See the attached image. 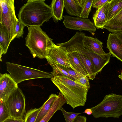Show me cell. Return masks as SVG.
Segmentation results:
<instances>
[{
	"instance_id": "cell-2",
	"label": "cell",
	"mask_w": 122,
	"mask_h": 122,
	"mask_svg": "<svg viewBox=\"0 0 122 122\" xmlns=\"http://www.w3.org/2000/svg\"><path fill=\"white\" fill-rule=\"evenodd\" d=\"M51 80L62 94L66 103L73 109L85 105L89 90L86 87L64 76H53Z\"/></svg>"
},
{
	"instance_id": "cell-34",
	"label": "cell",
	"mask_w": 122,
	"mask_h": 122,
	"mask_svg": "<svg viewBox=\"0 0 122 122\" xmlns=\"http://www.w3.org/2000/svg\"><path fill=\"white\" fill-rule=\"evenodd\" d=\"M87 119L85 116L79 115L75 118L73 122H86Z\"/></svg>"
},
{
	"instance_id": "cell-26",
	"label": "cell",
	"mask_w": 122,
	"mask_h": 122,
	"mask_svg": "<svg viewBox=\"0 0 122 122\" xmlns=\"http://www.w3.org/2000/svg\"><path fill=\"white\" fill-rule=\"evenodd\" d=\"M41 108V107L28 110L25 116L24 122H35Z\"/></svg>"
},
{
	"instance_id": "cell-14",
	"label": "cell",
	"mask_w": 122,
	"mask_h": 122,
	"mask_svg": "<svg viewBox=\"0 0 122 122\" xmlns=\"http://www.w3.org/2000/svg\"><path fill=\"white\" fill-rule=\"evenodd\" d=\"M82 42L84 48L90 51L99 54L106 53L102 48L103 43L97 38L86 36Z\"/></svg>"
},
{
	"instance_id": "cell-15",
	"label": "cell",
	"mask_w": 122,
	"mask_h": 122,
	"mask_svg": "<svg viewBox=\"0 0 122 122\" xmlns=\"http://www.w3.org/2000/svg\"><path fill=\"white\" fill-rule=\"evenodd\" d=\"M110 1L98 8L93 15L94 23L97 29H103L104 28L106 22Z\"/></svg>"
},
{
	"instance_id": "cell-30",
	"label": "cell",
	"mask_w": 122,
	"mask_h": 122,
	"mask_svg": "<svg viewBox=\"0 0 122 122\" xmlns=\"http://www.w3.org/2000/svg\"><path fill=\"white\" fill-rule=\"evenodd\" d=\"M25 26L19 20L17 23L15 30V35L16 38H19L20 37H23L24 34V29Z\"/></svg>"
},
{
	"instance_id": "cell-20",
	"label": "cell",
	"mask_w": 122,
	"mask_h": 122,
	"mask_svg": "<svg viewBox=\"0 0 122 122\" xmlns=\"http://www.w3.org/2000/svg\"><path fill=\"white\" fill-rule=\"evenodd\" d=\"M11 41L5 28L0 24V60L1 61H2V55L7 53Z\"/></svg>"
},
{
	"instance_id": "cell-12",
	"label": "cell",
	"mask_w": 122,
	"mask_h": 122,
	"mask_svg": "<svg viewBox=\"0 0 122 122\" xmlns=\"http://www.w3.org/2000/svg\"><path fill=\"white\" fill-rule=\"evenodd\" d=\"M85 51L93 65L97 74L100 72L110 61L111 55L110 52L105 54H99L92 52L86 49Z\"/></svg>"
},
{
	"instance_id": "cell-31",
	"label": "cell",
	"mask_w": 122,
	"mask_h": 122,
	"mask_svg": "<svg viewBox=\"0 0 122 122\" xmlns=\"http://www.w3.org/2000/svg\"><path fill=\"white\" fill-rule=\"evenodd\" d=\"M55 62L60 67L63 69L69 75L72 76L75 79V81L77 79L78 77L76 73L71 67H66L61 65L57 62Z\"/></svg>"
},
{
	"instance_id": "cell-9",
	"label": "cell",
	"mask_w": 122,
	"mask_h": 122,
	"mask_svg": "<svg viewBox=\"0 0 122 122\" xmlns=\"http://www.w3.org/2000/svg\"><path fill=\"white\" fill-rule=\"evenodd\" d=\"M63 23L67 28L72 30L87 31L93 35L96 30L94 23L89 19L79 17H73L68 15L63 16Z\"/></svg>"
},
{
	"instance_id": "cell-10",
	"label": "cell",
	"mask_w": 122,
	"mask_h": 122,
	"mask_svg": "<svg viewBox=\"0 0 122 122\" xmlns=\"http://www.w3.org/2000/svg\"><path fill=\"white\" fill-rule=\"evenodd\" d=\"M68 51L66 48L54 44L48 49L45 58L47 62H57L67 67H71L68 58Z\"/></svg>"
},
{
	"instance_id": "cell-36",
	"label": "cell",
	"mask_w": 122,
	"mask_h": 122,
	"mask_svg": "<svg viewBox=\"0 0 122 122\" xmlns=\"http://www.w3.org/2000/svg\"><path fill=\"white\" fill-rule=\"evenodd\" d=\"M83 113H85L88 115L92 114V112L90 108L86 109L84 112H82Z\"/></svg>"
},
{
	"instance_id": "cell-24",
	"label": "cell",
	"mask_w": 122,
	"mask_h": 122,
	"mask_svg": "<svg viewBox=\"0 0 122 122\" xmlns=\"http://www.w3.org/2000/svg\"><path fill=\"white\" fill-rule=\"evenodd\" d=\"M122 26V9L115 16L106 22L104 28L106 29Z\"/></svg>"
},
{
	"instance_id": "cell-38",
	"label": "cell",
	"mask_w": 122,
	"mask_h": 122,
	"mask_svg": "<svg viewBox=\"0 0 122 122\" xmlns=\"http://www.w3.org/2000/svg\"><path fill=\"white\" fill-rule=\"evenodd\" d=\"M118 76L120 78L122 81V72L121 74Z\"/></svg>"
},
{
	"instance_id": "cell-17",
	"label": "cell",
	"mask_w": 122,
	"mask_h": 122,
	"mask_svg": "<svg viewBox=\"0 0 122 122\" xmlns=\"http://www.w3.org/2000/svg\"><path fill=\"white\" fill-rule=\"evenodd\" d=\"M83 0H64V7L69 15L79 17Z\"/></svg>"
},
{
	"instance_id": "cell-19",
	"label": "cell",
	"mask_w": 122,
	"mask_h": 122,
	"mask_svg": "<svg viewBox=\"0 0 122 122\" xmlns=\"http://www.w3.org/2000/svg\"><path fill=\"white\" fill-rule=\"evenodd\" d=\"M50 6L54 22L57 23L59 21L62 20L64 8V0H53L51 2Z\"/></svg>"
},
{
	"instance_id": "cell-7",
	"label": "cell",
	"mask_w": 122,
	"mask_h": 122,
	"mask_svg": "<svg viewBox=\"0 0 122 122\" xmlns=\"http://www.w3.org/2000/svg\"><path fill=\"white\" fill-rule=\"evenodd\" d=\"M14 1L0 0V24L5 28L11 41L16 38L15 28L18 20L15 14Z\"/></svg>"
},
{
	"instance_id": "cell-32",
	"label": "cell",
	"mask_w": 122,
	"mask_h": 122,
	"mask_svg": "<svg viewBox=\"0 0 122 122\" xmlns=\"http://www.w3.org/2000/svg\"><path fill=\"white\" fill-rule=\"evenodd\" d=\"M111 0H94L92 6L93 8L97 9L110 1Z\"/></svg>"
},
{
	"instance_id": "cell-35",
	"label": "cell",
	"mask_w": 122,
	"mask_h": 122,
	"mask_svg": "<svg viewBox=\"0 0 122 122\" xmlns=\"http://www.w3.org/2000/svg\"><path fill=\"white\" fill-rule=\"evenodd\" d=\"M24 119L23 118L16 119L10 118H8L3 122H24Z\"/></svg>"
},
{
	"instance_id": "cell-3",
	"label": "cell",
	"mask_w": 122,
	"mask_h": 122,
	"mask_svg": "<svg viewBox=\"0 0 122 122\" xmlns=\"http://www.w3.org/2000/svg\"><path fill=\"white\" fill-rule=\"evenodd\" d=\"M27 27L28 32L25 38V46L33 58H45L47 49L54 44L52 39L42 30L41 26Z\"/></svg>"
},
{
	"instance_id": "cell-16",
	"label": "cell",
	"mask_w": 122,
	"mask_h": 122,
	"mask_svg": "<svg viewBox=\"0 0 122 122\" xmlns=\"http://www.w3.org/2000/svg\"><path fill=\"white\" fill-rule=\"evenodd\" d=\"M67 49L68 51L67 56L71 67L75 72L79 73L87 77V71L76 53Z\"/></svg>"
},
{
	"instance_id": "cell-4",
	"label": "cell",
	"mask_w": 122,
	"mask_h": 122,
	"mask_svg": "<svg viewBox=\"0 0 122 122\" xmlns=\"http://www.w3.org/2000/svg\"><path fill=\"white\" fill-rule=\"evenodd\" d=\"M90 108L95 118H118L122 115V95L112 93L107 95L99 104Z\"/></svg>"
},
{
	"instance_id": "cell-25",
	"label": "cell",
	"mask_w": 122,
	"mask_h": 122,
	"mask_svg": "<svg viewBox=\"0 0 122 122\" xmlns=\"http://www.w3.org/2000/svg\"><path fill=\"white\" fill-rule=\"evenodd\" d=\"M94 0H83L79 17L87 19Z\"/></svg>"
},
{
	"instance_id": "cell-8",
	"label": "cell",
	"mask_w": 122,
	"mask_h": 122,
	"mask_svg": "<svg viewBox=\"0 0 122 122\" xmlns=\"http://www.w3.org/2000/svg\"><path fill=\"white\" fill-rule=\"evenodd\" d=\"M25 97L19 87L13 92L5 102L11 118H23L26 114Z\"/></svg>"
},
{
	"instance_id": "cell-5",
	"label": "cell",
	"mask_w": 122,
	"mask_h": 122,
	"mask_svg": "<svg viewBox=\"0 0 122 122\" xmlns=\"http://www.w3.org/2000/svg\"><path fill=\"white\" fill-rule=\"evenodd\" d=\"M86 36L85 33L77 31L68 41L57 43V45L66 47L70 51L75 52L81 61L88 74L87 77L91 80L94 79L97 75L93 65L86 54L82 40Z\"/></svg>"
},
{
	"instance_id": "cell-29",
	"label": "cell",
	"mask_w": 122,
	"mask_h": 122,
	"mask_svg": "<svg viewBox=\"0 0 122 122\" xmlns=\"http://www.w3.org/2000/svg\"><path fill=\"white\" fill-rule=\"evenodd\" d=\"M77 75L78 79L75 81L80 84L86 87L89 90L90 87L87 76L82 74H77Z\"/></svg>"
},
{
	"instance_id": "cell-21",
	"label": "cell",
	"mask_w": 122,
	"mask_h": 122,
	"mask_svg": "<svg viewBox=\"0 0 122 122\" xmlns=\"http://www.w3.org/2000/svg\"><path fill=\"white\" fill-rule=\"evenodd\" d=\"M58 97V95L54 94H52L50 95L48 99L41 107L35 122H39L46 114Z\"/></svg>"
},
{
	"instance_id": "cell-6",
	"label": "cell",
	"mask_w": 122,
	"mask_h": 122,
	"mask_svg": "<svg viewBox=\"0 0 122 122\" xmlns=\"http://www.w3.org/2000/svg\"><path fill=\"white\" fill-rule=\"evenodd\" d=\"M7 71L17 84L25 81L53 77L50 73L9 62L6 63Z\"/></svg>"
},
{
	"instance_id": "cell-13",
	"label": "cell",
	"mask_w": 122,
	"mask_h": 122,
	"mask_svg": "<svg viewBox=\"0 0 122 122\" xmlns=\"http://www.w3.org/2000/svg\"><path fill=\"white\" fill-rule=\"evenodd\" d=\"M107 45V47L113 56L122 62V43L117 34H109Z\"/></svg>"
},
{
	"instance_id": "cell-11",
	"label": "cell",
	"mask_w": 122,
	"mask_h": 122,
	"mask_svg": "<svg viewBox=\"0 0 122 122\" xmlns=\"http://www.w3.org/2000/svg\"><path fill=\"white\" fill-rule=\"evenodd\" d=\"M18 87L10 74H0V101L5 102Z\"/></svg>"
},
{
	"instance_id": "cell-28",
	"label": "cell",
	"mask_w": 122,
	"mask_h": 122,
	"mask_svg": "<svg viewBox=\"0 0 122 122\" xmlns=\"http://www.w3.org/2000/svg\"><path fill=\"white\" fill-rule=\"evenodd\" d=\"M65 120L66 122H73L78 115L82 113H76L72 112H68L61 107L60 108Z\"/></svg>"
},
{
	"instance_id": "cell-33",
	"label": "cell",
	"mask_w": 122,
	"mask_h": 122,
	"mask_svg": "<svg viewBox=\"0 0 122 122\" xmlns=\"http://www.w3.org/2000/svg\"><path fill=\"white\" fill-rule=\"evenodd\" d=\"M106 29L112 33L118 34L122 32V26L108 28Z\"/></svg>"
},
{
	"instance_id": "cell-18",
	"label": "cell",
	"mask_w": 122,
	"mask_h": 122,
	"mask_svg": "<svg viewBox=\"0 0 122 122\" xmlns=\"http://www.w3.org/2000/svg\"><path fill=\"white\" fill-rule=\"evenodd\" d=\"M58 95L49 111L39 122H48L55 113L66 103L65 99L60 92Z\"/></svg>"
},
{
	"instance_id": "cell-37",
	"label": "cell",
	"mask_w": 122,
	"mask_h": 122,
	"mask_svg": "<svg viewBox=\"0 0 122 122\" xmlns=\"http://www.w3.org/2000/svg\"><path fill=\"white\" fill-rule=\"evenodd\" d=\"M119 39L122 43V32L117 34Z\"/></svg>"
},
{
	"instance_id": "cell-1",
	"label": "cell",
	"mask_w": 122,
	"mask_h": 122,
	"mask_svg": "<svg viewBox=\"0 0 122 122\" xmlns=\"http://www.w3.org/2000/svg\"><path fill=\"white\" fill-rule=\"evenodd\" d=\"M45 0H28L20 8L18 20L25 26H41L52 17L50 6Z\"/></svg>"
},
{
	"instance_id": "cell-23",
	"label": "cell",
	"mask_w": 122,
	"mask_h": 122,
	"mask_svg": "<svg viewBox=\"0 0 122 122\" xmlns=\"http://www.w3.org/2000/svg\"><path fill=\"white\" fill-rule=\"evenodd\" d=\"M48 62L52 68L53 71L50 73L53 76H64L75 81V79L72 76L60 67L56 63L51 61H49Z\"/></svg>"
},
{
	"instance_id": "cell-27",
	"label": "cell",
	"mask_w": 122,
	"mask_h": 122,
	"mask_svg": "<svg viewBox=\"0 0 122 122\" xmlns=\"http://www.w3.org/2000/svg\"><path fill=\"white\" fill-rule=\"evenodd\" d=\"M9 111L5 102L0 101V122L11 118Z\"/></svg>"
},
{
	"instance_id": "cell-22",
	"label": "cell",
	"mask_w": 122,
	"mask_h": 122,
	"mask_svg": "<svg viewBox=\"0 0 122 122\" xmlns=\"http://www.w3.org/2000/svg\"><path fill=\"white\" fill-rule=\"evenodd\" d=\"M122 9V0H111L108 10L106 22L115 16Z\"/></svg>"
}]
</instances>
